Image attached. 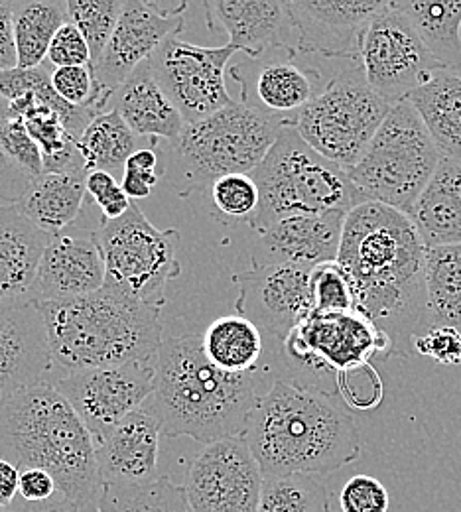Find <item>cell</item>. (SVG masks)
I'll use <instances>...</instances> for the list:
<instances>
[{
    "mask_svg": "<svg viewBox=\"0 0 461 512\" xmlns=\"http://www.w3.org/2000/svg\"><path fill=\"white\" fill-rule=\"evenodd\" d=\"M335 262L351 282L355 310L389 335L395 355H406L426 312V245L412 219L383 203L357 205Z\"/></svg>",
    "mask_w": 461,
    "mask_h": 512,
    "instance_id": "obj_1",
    "label": "cell"
},
{
    "mask_svg": "<svg viewBox=\"0 0 461 512\" xmlns=\"http://www.w3.org/2000/svg\"><path fill=\"white\" fill-rule=\"evenodd\" d=\"M263 477L330 475L357 461L355 418L328 392L274 381L259 398L245 434Z\"/></svg>",
    "mask_w": 461,
    "mask_h": 512,
    "instance_id": "obj_2",
    "label": "cell"
},
{
    "mask_svg": "<svg viewBox=\"0 0 461 512\" xmlns=\"http://www.w3.org/2000/svg\"><path fill=\"white\" fill-rule=\"evenodd\" d=\"M259 373L229 375L203 353L201 335H164L156 390L148 404L168 438H192L203 446L245 436L259 394Z\"/></svg>",
    "mask_w": 461,
    "mask_h": 512,
    "instance_id": "obj_3",
    "label": "cell"
},
{
    "mask_svg": "<svg viewBox=\"0 0 461 512\" xmlns=\"http://www.w3.org/2000/svg\"><path fill=\"white\" fill-rule=\"evenodd\" d=\"M0 457L20 471L50 473L69 503L97 512L103 483L95 440L52 384H38L0 404Z\"/></svg>",
    "mask_w": 461,
    "mask_h": 512,
    "instance_id": "obj_4",
    "label": "cell"
},
{
    "mask_svg": "<svg viewBox=\"0 0 461 512\" xmlns=\"http://www.w3.org/2000/svg\"><path fill=\"white\" fill-rule=\"evenodd\" d=\"M58 377L127 363H158L164 341L158 306L105 284L99 292L38 304Z\"/></svg>",
    "mask_w": 461,
    "mask_h": 512,
    "instance_id": "obj_5",
    "label": "cell"
},
{
    "mask_svg": "<svg viewBox=\"0 0 461 512\" xmlns=\"http://www.w3.org/2000/svg\"><path fill=\"white\" fill-rule=\"evenodd\" d=\"M284 127L243 103H233L186 125L166 148L158 142V152L166 158L162 174L182 197L211 190L225 176L251 174Z\"/></svg>",
    "mask_w": 461,
    "mask_h": 512,
    "instance_id": "obj_6",
    "label": "cell"
},
{
    "mask_svg": "<svg viewBox=\"0 0 461 512\" xmlns=\"http://www.w3.org/2000/svg\"><path fill=\"white\" fill-rule=\"evenodd\" d=\"M259 188V209L249 225L259 235L268 227L300 215L349 213L367 203L347 170L318 154L296 127L280 130L263 162L251 172Z\"/></svg>",
    "mask_w": 461,
    "mask_h": 512,
    "instance_id": "obj_7",
    "label": "cell"
},
{
    "mask_svg": "<svg viewBox=\"0 0 461 512\" xmlns=\"http://www.w3.org/2000/svg\"><path fill=\"white\" fill-rule=\"evenodd\" d=\"M442 158L418 111L406 99L396 103L363 158L347 174L365 201L410 215Z\"/></svg>",
    "mask_w": 461,
    "mask_h": 512,
    "instance_id": "obj_8",
    "label": "cell"
},
{
    "mask_svg": "<svg viewBox=\"0 0 461 512\" xmlns=\"http://www.w3.org/2000/svg\"><path fill=\"white\" fill-rule=\"evenodd\" d=\"M393 107L369 87L357 62L331 77L326 89L298 115L294 127L308 146L349 172Z\"/></svg>",
    "mask_w": 461,
    "mask_h": 512,
    "instance_id": "obj_9",
    "label": "cell"
},
{
    "mask_svg": "<svg viewBox=\"0 0 461 512\" xmlns=\"http://www.w3.org/2000/svg\"><path fill=\"white\" fill-rule=\"evenodd\" d=\"M95 233L105 258L107 284L136 300L162 308L166 286L180 276V233L154 227L138 205L117 221H103Z\"/></svg>",
    "mask_w": 461,
    "mask_h": 512,
    "instance_id": "obj_10",
    "label": "cell"
},
{
    "mask_svg": "<svg viewBox=\"0 0 461 512\" xmlns=\"http://www.w3.org/2000/svg\"><path fill=\"white\" fill-rule=\"evenodd\" d=\"M377 353H393V343L385 331L357 310L314 312L286 337L280 359L292 361L300 371L335 373L343 383L345 377L367 371Z\"/></svg>",
    "mask_w": 461,
    "mask_h": 512,
    "instance_id": "obj_11",
    "label": "cell"
},
{
    "mask_svg": "<svg viewBox=\"0 0 461 512\" xmlns=\"http://www.w3.org/2000/svg\"><path fill=\"white\" fill-rule=\"evenodd\" d=\"M359 65L369 87L391 105L410 99L440 71H448L426 50L398 2H389L371 22Z\"/></svg>",
    "mask_w": 461,
    "mask_h": 512,
    "instance_id": "obj_12",
    "label": "cell"
},
{
    "mask_svg": "<svg viewBox=\"0 0 461 512\" xmlns=\"http://www.w3.org/2000/svg\"><path fill=\"white\" fill-rule=\"evenodd\" d=\"M235 52L231 46L203 48L172 36L150 56L148 67L184 123L192 125L235 103L225 85Z\"/></svg>",
    "mask_w": 461,
    "mask_h": 512,
    "instance_id": "obj_13",
    "label": "cell"
},
{
    "mask_svg": "<svg viewBox=\"0 0 461 512\" xmlns=\"http://www.w3.org/2000/svg\"><path fill=\"white\" fill-rule=\"evenodd\" d=\"M52 384L99 446L129 414L148 402L156 390V365L127 363L54 377Z\"/></svg>",
    "mask_w": 461,
    "mask_h": 512,
    "instance_id": "obj_14",
    "label": "cell"
},
{
    "mask_svg": "<svg viewBox=\"0 0 461 512\" xmlns=\"http://www.w3.org/2000/svg\"><path fill=\"white\" fill-rule=\"evenodd\" d=\"M263 471L245 436L203 446L192 459L184 491L192 512H259Z\"/></svg>",
    "mask_w": 461,
    "mask_h": 512,
    "instance_id": "obj_15",
    "label": "cell"
},
{
    "mask_svg": "<svg viewBox=\"0 0 461 512\" xmlns=\"http://www.w3.org/2000/svg\"><path fill=\"white\" fill-rule=\"evenodd\" d=\"M310 276L312 270L286 264L251 266L233 276L239 286L237 314L268 337L274 357H280L286 337L314 314Z\"/></svg>",
    "mask_w": 461,
    "mask_h": 512,
    "instance_id": "obj_16",
    "label": "cell"
},
{
    "mask_svg": "<svg viewBox=\"0 0 461 512\" xmlns=\"http://www.w3.org/2000/svg\"><path fill=\"white\" fill-rule=\"evenodd\" d=\"M296 48L284 44L233 65L231 75L241 85V103L268 119L294 127L298 115L326 89L322 73L296 62Z\"/></svg>",
    "mask_w": 461,
    "mask_h": 512,
    "instance_id": "obj_17",
    "label": "cell"
},
{
    "mask_svg": "<svg viewBox=\"0 0 461 512\" xmlns=\"http://www.w3.org/2000/svg\"><path fill=\"white\" fill-rule=\"evenodd\" d=\"M186 8V2L162 6L152 0H127L101 60L93 65L109 99L168 38L182 32Z\"/></svg>",
    "mask_w": 461,
    "mask_h": 512,
    "instance_id": "obj_18",
    "label": "cell"
},
{
    "mask_svg": "<svg viewBox=\"0 0 461 512\" xmlns=\"http://www.w3.org/2000/svg\"><path fill=\"white\" fill-rule=\"evenodd\" d=\"M387 0H296L288 2L298 54L333 60L361 58L371 22L387 10Z\"/></svg>",
    "mask_w": 461,
    "mask_h": 512,
    "instance_id": "obj_19",
    "label": "cell"
},
{
    "mask_svg": "<svg viewBox=\"0 0 461 512\" xmlns=\"http://www.w3.org/2000/svg\"><path fill=\"white\" fill-rule=\"evenodd\" d=\"M54 371L46 320L32 300L0 302V404L48 383Z\"/></svg>",
    "mask_w": 461,
    "mask_h": 512,
    "instance_id": "obj_20",
    "label": "cell"
},
{
    "mask_svg": "<svg viewBox=\"0 0 461 512\" xmlns=\"http://www.w3.org/2000/svg\"><path fill=\"white\" fill-rule=\"evenodd\" d=\"M105 284L107 268L95 233L67 229L50 239L28 300L69 302L95 294Z\"/></svg>",
    "mask_w": 461,
    "mask_h": 512,
    "instance_id": "obj_21",
    "label": "cell"
},
{
    "mask_svg": "<svg viewBox=\"0 0 461 512\" xmlns=\"http://www.w3.org/2000/svg\"><path fill=\"white\" fill-rule=\"evenodd\" d=\"M162 422L148 402L129 414L99 446L103 487H144L158 479Z\"/></svg>",
    "mask_w": 461,
    "mask_h": 512,
    "instance_id": "obj_22",
    "label": "cell"
},
{
    "mask_svg": "<svg viewBox=\"0 0 461 512\" xmlns=\"http://www.w3.org/2000/svg\"><path fill=\"white\" fill-rule=\"evenodd\" d=\"M347 213L300 215L284 219L259 235L253 247V266L286 264L314 270L337 260Z\"/></svg>",
    "mask_w": 461,
    "mask_h": 512,
    "instance_id": "obj_23",
    "label": "cell"
},
{
    "mask_svg": "<svg viewBox=\"0 0 461 512\" xmlns=\"http://www.w3.org/2000/svg\"><path fill=\"white\" fill-rule=\"evenodd\" d=\"M203 10L209 28L225 30L227 46L249 58L284 46L294 32L288 2L280 0H205Z\"/></svg>",
    "mask_w": 461,
    "mask_h": 512,
    "instance_id": "obj_24",
    "label": "cell"
},
{
    "mask_svg": "<svg viewBox=\"0 0 461 512\" xmlns=\"http://www.w3.org/2000/svg\"><path fill=\"white\" fill-rule=\"evenodd\" d=\"M50 239L18 205H0V302L30 298Z\"/></svg>",
    "mask_w": 461,
    "mask_h": 512,
    "instance_id": "obj_25",
    "label": "cell"
},
{
    "mask_svg": "<svg viewBox=\"0 0 461 512\" xmlns=\"http://www.w3.org/2000/svg\"><path fill=\"white\" fill-rule=\"evenodd\" d=\"M109 111H117L136 136H148L152 144L174 140L186 127L180 111L154 79L148 62L111 95Z\"/></svg>",
    "mask_w": 461,
    "mask_h": 512,
    "instance_id": "obj_26",
    "label": "cell"
},
{
    "mask_svg": "<svg viewBox=\"0 0 461 512\" xmlns=\"http://www.w3.org/2000/svg\"><path fill=\"white\" fill-rule=\"evenodd\" d=\"M408 217L426 247H460L461 164L442 158Z\"/></svg>",
    "mask_w": 461,
    "mask_h": 512,
    "instance_id": "obj_27",
    "label": "cell"
},
{
    "mask_svg": "<svg viewBox=\"0 0 461 512\" xmlns=\"http://www.w3.org/2000/svg\"><path fill=\"white\" fill-rule=\"evenodd\" d=\"M44 174L42 152L30 138L24 119L0 95V201L18 205Z\"/></svg>",
    "mask_w": 461,
    "mask_h": 512,
    "instance_id": "obj_28",
    "label": "cell"
},
{
    "mask_svg": "<svg viewBox=\"0 0 461 512\" xmlns=\"http://www.w3.org/2000/svg\"><path fill=\"white\" fill-rule=\"evenodd\" d=\"M408 101L418 111L440 154L461 164V75L440 71Z\"/></svg>",
    "mask_w": 461,
    "mask_h": 512,
    "instance_id": "obj_29",
    "label": "cell"
},
{
    "mask_svg": "<svg viewBox=\"0 0 461 512\" xmlns=\"http://www.w3.org/2000/svg\"><path fill=\"white\" fill-rule=\"evenodd\" d=\"M205 357L223 373H259L266 353L261 329L247 318L233 314L211 321L201 335Z\"/></svg>",
    "mask_w": 461,
    "mask_h": 512,
    "instance_id": "obj_30",
    "label": "cell"
},
{
    "mask_svg": "<svg viewBox=\"0 0 461 512\" xmlns=\"http://www.w3.org/2000/svg\"><path fill=\"white\" fill-rule=\"evenodd\" d=\"M85 182L87 176L44 174L18 203V209L46 235H62L73 225L85 203Z\"/></svg>",
    "mask_w": 461,
    "mask_h": 512,
    "instance_id": "obj_31",
    "label": "cell"
},
{
    "mask_svg": "<svg viewBox=\"0 0 461 512\" xmlns=\"http://www.w3.org/2000/svg\"><path fill=\"white\" fill-rule=\"evenodd\" d=\"M398 8L440 64L452 73L461 69V0H410Z\"/></svg>",
    "mask_w": 461,
    "mask_h": 512,
    "instance_id": "obj_32",
    "label": "cell"
},
{
    "mask_svg": "<svg viewBox=\"0 0 461 512\" xmlns=\"http://www.w3.org/2000/svg\"><path fill=\"white\" fill-rule=\"evenodd\" d=\"M67 22V2L62 0L14 2L12 28L18 67L36 69L46 64L52 40Z\"/></svg>",
    "mask_w": 461,
    "mask_h": 512,
    "instance_id": "obj_33",
    "label": "cell"
},
{
    "mask_svg": "<svg viewBox=\"0 0 461 512\" xmlns=\"http://www.w3.org/2000/svg\"><path fill=\"white\" fill-rule=\"evenodd\" d=\"M424 331L456 327L461 331V245L426 247Z\"/></svg>",
    "mask_w": 461,
    "mask_h": 512,
    "instance_id": "obj_34",
    "label": "cell"
},
{
    "mask_svg": "<svg viewBox=\"0 0 461 512\" xmlns=\"http://www.w3.org/2000/svg\"><path fill=\"white\" fill-rule=\"evenodd\" d=\"M79 152L85 162L87 174L107 172L125 174V166L132 154L140 150L138 136L117 111H105L81 134Z\"/></svg>",
    "mask_w": 461,
    "mask_h": 512,
    "instance_id": "obj_35",
    "label": "cell"
},
{
    "mask_svg": "<svg viewBox=\"0 0 461 512\" xmlns=\"http://www.w3.org/2000/svg\"><path fill=\"white\" fill-rule=\"evenodd\" d=\"M259 512H333L328 485L304 473L266 477Z\"/></svg>",
    "mask_w": 461,
    "mask_h": 512,
    "instance_id": "obj_36",
    "label": "cell"
},
{
    "mask_svg": "<svg viewBox=\"0 0 461 512\" xmlns=\"http://www.w3.org/2000/svg\"><path fill=\"white\" fill-rule=\"evenodd\" d=\"M97 512H192L184 487L158 477L144 487H103Z\"/></svg>",
    "mask_w": 461,
    "mask_h": 512,
    "instance_id": "obj_37",
    "label": "cell"
},
{
    "mask_svg": "<svg viewBox=\"0 0 461 512\" xmlns=\"http://www.w3.org/2000/svg\"><path fill=\"white\" fill-rule=\"evenodd\" d=\"M127 0H67L69 20L83 34L91 65L97 64L119 24Z\"/></svg>",
    "mask_w": 461,
    "mask_h": 512,
    "instance_id": "obj_38",
    "label": "cell"
},
{
    "mask_svg": "<svg viewBox=\"0 0 461 512\" xmlns=\"http://www.w3.org/2000/svg\"><path fill=\"white\" fill-rule=\"evenodd\" d=\"M314 312L318 314H339L355 310V296L347 274L337 262L320 264L310 276Z\"/></svg>",
    "mask_w": 461,
    "mask_h": 512,
    "instance_id": "obj_39",
    "label": "cell"
},
{
    "mask_svg": "<svg viewBox=\"0 0 461 512\" xmlns=\"http://www.w3.org/2000/svg\"><path fill=\"white\" fill-rule=\"evenodd\" d=\"M52 85L73 107H99L103 113L109 111V95L101 89L93 65L54 67Z\"/></svg>",
    "mask_w": 461,
    "mask_h": 512,
    "instance_id": "obj_40",
    "label": "cell"
},
{
    "mask_svg": "<svg viewBox=\"0 0 461 512\" xmlns=\"http://www.w3.org/2000/svg\"><path fill=\"white\" fill-rule=\"evenodd\" d=\"M215 207L227 217L251 219L259 209V188L251 174H231L211 186Z\"/></svg>",
    "mask_w": 461,
    "mask_h": 512,
    "instance_id": "obj_41",
    "label": "cell"
},
{
    "mask_svg": "<svg viewBox=\"0 0 461 512\" xmlns=\"http://www.w3.org/2000/svg\"><path fill=\"white\" fill-rule=\"evenodd\" d=\"M339 505L343 512H387L391 499L387 487L371 475L351 477L341 493Z\"/></svg>",
    "mask_w": 461,
    "mask_h": 512,
    "instance_id": "obj_42",
    "label": "cell"
},
{
    "mask_svg": "<svg viewBox=\"0 0 461 512\" xmlns=\"http://www.w3.org/2000/svg\"><path fill=\"white\" fill-rule=\"evenodd\" d=\"M412 349L438 365H460L461 331L456 327H430L414 337Z\"/></svg>",
    "mask_w": 461,
    "mask_h": 512,
    "instance_id": "obj_43",
    "label": "cell"
},
{
    "mask_svg": "<svg viewBox=\"0 0 461 512\" xmlns=\"http://www.w3.org/2000/svg\"><path fill=\"white\" fill-rule=\"evenodd\" d=\"M87 195L99 205L103 221H117L131 211L132 201L123 192L113 174L91 172L87 174Z\"/></svg>",
    "mask_w": 461,
    "mask_h": 512,
    "instance_id": "obj_44",
    "label": "cell"
},
{
    "mask_svg": "<svg viewBox=\"0 0 461 512\" xmlns=\"http://www.w3.org/2000/svg\"><path fill=\"white\" fill-rule=\"evenodd\" d=\"M48 64L52 67H71V65H91L89 46L79 32V28L69 20L60 28L56 38L52 40L48 52Z\"/></svg>",
    "mask_w": 461,
    "mask_h": 512,
    "instance_id": "obj_45",
    "label": "cell"
},
{
    "mask_svg": "<svg viewBox=\"0 0 461 512\" xmlns=\"http://www.w3.org/2000/svg\"><path fill=\"white\" fill-rule=\"evenodd\" d=\"M20 495L26 503H46L58 495V483L42 469H24L20 471Z\"/></svg>",
    "mask_w": 461,
    "mask_h": 512,
    "instance_id": "obj_46",
    "label": "cell"
},
{
    "mask_svg": "<svg viewBox=\"0 0 461 512\" xmlns=\"http://www.w3.org/2000/svg\"><path fill=\"white\" fill-rule=\"evenodd\" d=\"M160 162L162 156L158 152V144L154 148H140L129 158L123 176H131L134 180H140L146 186L154 188L162 176Z\"/></svg>",
    "mask_w": 461,
    "mask_h": 512,
    "instance_id": "obj_47",
    "label": "cell"
},
{
    "mask_svg": "<svg viewBox=\"0 0 461 512\" xmlns=\"http://www.w3.org/2000/svg\"><path fill=\"white\" fill-rule=\"evenodd\" d=\"M12 8V0H0V71L18 67L12 28Z\"/></svg>",
    "mask_w": 461,
    "mask_h": 512,
    "instance_id": "obj_48",
    "label": "cell"
},
{
    "mask_svg": "<svg viewBox=\"0 0 461 512\" xmlns=\"http://www.w3.org/2000/svg\"><path fill=\"white\" fill-rule=\"evenodd\" d=\"M20 493V469L0 457V512H8L14 497Z\"/></svg>",
    "mask_w": 461,
    "mask_h": 512,
    "instance_id": "obj_49",
    "label": "cell"
},
{
    "mask_svg": "<svg viewBox=\"0 0 461 512\" xmlns=\"http://www.w3.org/2000/svg\"><path fill=\"white\" fill-rule=\"evenodd\" d=\"M14 512H83L77 509L73 503H69L64 495H56L46 503H28L22 509Z\"/></svg>",
    "mask_w": 461,
    "mask_h": 512,
    "instance_id": "obj_50",
    "label": "cell"
}]
</instances>
